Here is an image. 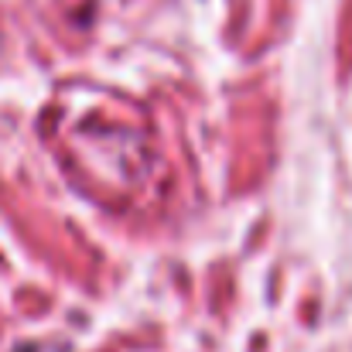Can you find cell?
Segmentation results:
<instances>
[{"instance_id":"obj_1","label":"cell","mask_w":352,"mask_h":352,"mask_svg":"<svg viewBox=\"0 0 352 352\" xmlns=\"http://www.w3.org/2000/svg\"><path fill=\"white\" fill-rule=\"evenodd\" d=\"M21 352H34V349H21Z\"/></svg>"}]
</instances>
